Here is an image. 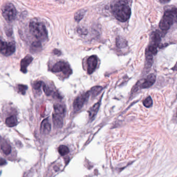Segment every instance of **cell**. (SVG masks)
Instances as JSON below:
<instances>
[{"mask_svg": "<svg viewBox=\"0 0 177 177\" xmlns=\"http://www.w3.org/2000/svg\"><path fill=\"white\" fill-rule=\"evenodd\" d=\"M112 12L114 17L121 22H126L131 15V9L127 2L119 1L112 5Z\"/></svg>", "mask_w": 177, "mask_h": 177, "instance_id": "6da1fadb", "label": "cell"}, {"mask_svg": "<svg viewBox=\"0 0 177 177\" xmlns=\"http://www.w3.org/2000/svg\"><path fill=\"white\" fill-rule=\"evenodd\" d=\"M29 29L31 34L39 42H44L47 40V30L42 22L36 19L32 20L29 23Z\"/></svg>", "mask_w": 177, "mask_h": 177, "instance_id": "7a4b0ae2", "label": "cell"}, {"mask_svg": "<svg viewBox=\"0 0 177 177\" xmlns=\"http://www.w3.org/2000/svg\"><path fill=\"white\" fill-rule=\"evenodd\" d=\"M177 20V9H173L166 11L160 23V28L163 31L168 30Z\"/></svg>", "mask_w": 177, "mask_h": 177, "instance_id": "3957f363", "label": "cell"}, {"mask_svg": "<svg viewBox=\"0 0 177 177\" xmlns=\"http://www.w3.org/2000/svg\"><path fill=\"white\" fill-rule=\"evenodd\" d=\"M2 13L7 22H12L15 20L16 17L17 11L14 5L11 3H7L2 8Z\"/></svg>", "mask_w": 177, "mask_h": 177, "instance_id": "277c9868", "label": "cell"}, {"mask_svg": "<svg viewBox=\"0 0 177 177\" xmlns=\"http://www.w3.org/2000/svg\"><path fill=\"white\" fill-rule=\"evenodd\" d=\"M52 71L55 73L62 72L65 76H70L72 73L69 65L66 62L63 61H60L55 64L52 66Z\"/></svg>", "mask_w": 177, "mask_h": 177, "instance_id": "5b68a950", "label": "cell"}, {"mask_svg": "<svg viewBox=\"0 0 177 177\" xmlns=\"http://www.w3.org/2000/svg\"><path fill=\"white\" fill-rule=\"evenodd\" d=\"M16 51L14 42H4L0 37V53L5 56H9L14 54Z\"/></svg>", "mask_w": 177, "mask_h": 177, "instance_id": "8992f818", "label": "cell"}, {"mask_svg": "<svg viewBox=\"0 0 177 177\" xmlns=\"http://www.w3.org/2000/svg\"><path fill=\"white\" fill-rule=\"evenodd\" d=\"M90 94L89 91L79 96L73 102V108L75 111H79L82 109L85 102L88 100Z\"/></svg>", "mask_w": 177, "mask_h": 177, "instance_id": "52a82bcc", "label": "cell"}, {"mask_svg": "<svg viewBox=\"0 0 177 177\" xmlns=\"http://www.w3.org/2000/svg\"><path fill=\"white\" fill-rule=\"evenodd\" d=\"M98 59L96 56H91L87 60V70L88 74H92L97 68Z\"/></svg>", "mask_w": 177, "mask_h": 177, "instance_id": "ba28073f", "label": "cell"}, {"mask_svg": "<svg viewBox=\"0 0 177 177\" xmlns=\"http://www.w3.org/2000/svg\"><path fill=\"white\" fill-rule=\"evenodd\" d=\"M156 81V76L154 74H151L146 77L139 85L140 89L149 88L154 84Z\"/></svg>", "mask_w": 177, "mask_h": 177, "instance_id": "9c48e42d", "label": "cell"}, {"mask_svg": "<svg viewBox=\"0 0 177 177\" xmlns=\"http://www.w3.org/2000/svg\"><path fill=\"white\" fill-rule=\"evenodd\" d=\"M33 57L30 55H27L22 59L20 62V71L23 73H26L27 71V67L32 61Z\"/></svg>", "mask_w": 177, "mask_h": 177, "instance_id": "30bf717a", "label": "cell"}, {"mask_svg": "<svg viewBox=\"0 0 177 177\" xmlns=\"http://www.w3.org/2000/svg\"><path fill=\"white\" fill-rule=\"evenodd\" d=\"M54 125L57 128H61L63 125V116L54 113L52 115Z\"/></svg>", "mask_w": 177, "mask_h": 177, "instance_id": "8fae6325", "label": "cell"}, {"mask_svg": "<svg viewBox=\"0 0 177 177\" xmlns=\"http://www.w3.org/2000/svg\"><path fill=\"white\" fill-rule=\"evenodd\" d=\"M0 147L2 151L6 155L9 154L11 152V145L5 140L0 137Z\"/></svg>", "mask_w": 177, "mask_h": 177, "instance_id": "7c38bea8", "label": "cell"}, {"mask_svg": "<svg viewBox=\"0 0 177 177\" xmlns=\"http://www.w3.org/2000/svg\"><path fill=\"white\" fill-rule=\"evenodd\" d=\"M51 130V124L47 119H45L41 125V130L44 134H48Z\"/></svg>", "mask_w": 177, "mask_h": 177, "instance_id": "4fadbf2b", "label": "cell"}, {"mask_svg": "<svg viewBox=\"0 0 177 177\" xmlns=\"http://www.w3.org/2000/svg\"><path fill=\"white\" fill-rule=\"evenodd\" d=\"M100 102H97L93 106H91L90 109H89L88 113H89V119L91 120H92L93 119L95 118V116H96L98 111L100 107Z\"/></svg>", "mask_w": 177, "mask_h": 177, "instance_id": "5bb4252c", "label": "cell"}, {"mask_svg": "<svg viewBox=\"0 0 177 177\" xmlns=\"http://www.w3.org/2000/svg\"><path fill=\"white\" fill-rule=\"evenodd\" d=\"M18 123L17 117L15 116H12L10 117H8L5 120V123L6 125L9 127L15 126Z\"/></svg>", "mask_w": 177, "mask_h": 177, "instance_id": "9a60e30c", "label": "cell"}, {"mask_svg": "<svg viewBox=\"0 0 177 177\" xmlns=\"http://www.w3.org/2000/svg\"><path fill=\"white\" fill-rule=\"evenodd\" d=\"M54 111L56 114H59L61 116H63L65 113L66 109L63 105L61 104H56L54 105Z\"/></svg>", "mask_w": 177, "mask_h": 177, "instance_id": "2e32d148", "label": "cell"}, {"mask_svg": "<svg viewBox=\"0 0 177 177\" xmlns=\"http://www.w3.org/2000/svg\"><path fill=\"white\" fill-rule=\"evenodd\" d=\"M116 44L118 47L123 48L126 47L127 46V41L125 39H124L123 37H118L116 38Z\"/></svg>", "mask_w": 177, "mask_h": 177, "instance_id": "e0dca14e", "label": "cell"}, {"mask_svg": "<svg viewBox=\"0 0 177 177\" xmlns=\"http://www.w3.org/2000/svg\"><path fill=\"white\" fill-rule=\"evenodd\" d=\"M86 11L85 9H80L74 15V19L76 22H79L82 20L86 14Z\"/></svg>", "mask_w": 177, "mask_h": 177, "instance_id": "ac0fdd59", "label": "cell"}, {"mask_svg": "<svg viewBox=\"0 0 177 177\" xmlns=\"http://www.w3.org/2000/svg\"><path fill=\"white\" fill-rule=\"evenodd\" d=\"M102 89H103L102 87L94 86L91 88V91H89V94H91L92 97H95L100 94Z\"/></svg>", "mask_w": 177, "mask_h": 177, "instance_id": "d6986e66", "label": "cell"}, {"mask_svg": "<svg viewBox=\"0 0 177 177\" xmlns=\"http://www.w3.org/2000/svg\"><path fill=\"white\" fill-rule=\"evenodd\" d=\"M153 43L154 46H157L160 43L161 41V39H160V35L157 32H155L153 34L152 37Z\"/></svg>", "mask_w": 177, "mask_h": 177, "instance_id": "ffe728a7", "label": "cell"}, {"mask_svg": "<svg viewBox=\"0 0 177 177\" xmlns=\"http://www.w3.org/2000/svg\"><path fill=\"white\" fill-rule=\"evenodd\" d=\"M58 152L61 156H65L69 152V149L67 146L64 145H61L59 146Z\"/></svg>", "mask_w": 177, "mask_h": 177, "instance_id": "44dd1931", "label": "cell"}, {"mask_svg": "<svg viewBox=\"0 0 177 177\" xmlns=\"http://www.w3.org/2000/svg\"><path fill=\"white\" fill-rule=\"evenodd\" d=\"M42 49V45L40 42H37L33 43L31 45V50L33 52H39Z\"/></svg>", "mask_w": 177, "mask_h": 177, "instance_id": "7402d4cb", "label": "cell"}, {"mask_svg": "<svg viewBox=\"0 0 177 177\" xmlns=\"http://www.w3.org/2000/svg\"><path fill=\"white\" fill-rule=\"evenodd\" d=\"M17 88L19 93L24 95L26 94V91L28 89V86L27 85H23V84H18L17 85Z\"/></svg>", "mask_w": 177, "mask_h": 177, "instance_id": "603a6c76", "label": "cell"}, {"mask_svg": "<svg viewBox=\"0 0 177 177\" xmlns=\"http://www.w3.org/2000/svg\"><path fill=\"white\" fill-rule=\"evenodd\" d=\"M143 104L146 108L151 107L153 105L152 99L150 96L147 97L143 101Z\"/></svg>", "mask_w": 177, "mask_h": 177, "instance_id": "cb8c5ba5", "label": "cell"}, {"mask_svg": "<svg viewBox=\"0 0 177 177\" xmlns=\"http://www.w3.org/2000/svg\"><path fill=\"white\" fill-rule=\"evenodd\" d=\"M42 87H43V89L46 95L49 96L52 94L53 91H52V90L49 88V87L47 86L46 84L43 83Z\"/></svg>", "mask_w": 177, "mask_h": 177, "instance_id": "d4e9b609", "label": "cell"}, {"mask_svg": "<svg viewBox=\"0 0 177 177\" xmlns=\"http://www.w3.org/2000/svg\"><path fill=\"white\" fill-rule=\"evenodd\" d=\"M43 82L42 81H36L33 83V88L36 90H39L43 85Z\"/></svg>", "mask_w": 177, "mask_h": 177, "instance_id": "484cf974", "label": "cell"}, {"mask_svg": "<svg viewBox=\"0 0 177 177\" xmlns=\"http://www.w3.org/2000/svg\"><path fill=\"white\" fill-rule=\"evenodd\" d=\"M77 31L79 33L82 34V35H85V34H87V31L86 29H82V28H79L77 30Z\"/></svg>", "mask_w": 177, "mask_h": 177, "instance_id": "4316f807", "label": "cell"}, {"mask_svg": "<svg viewBox=\"0 0 177 177\" xmlns=\"http://www.w3.org/2000/svg\"><path fill=\"white\" fill-rule=\"evenodd\" d=\"M6 161L5 159L2 157H0V166H3L6 165Z\"/></svg>", "mask_w": 177, "mask_h": 177, "instance_id": "83f0119b", "label": "cell"}, {"mask_svg": "<svg viewBox=\"0 0 177 177\" xmlns=\"http://www.w3.org/2000/svg\"><path fill=\"white\" fill-rule=\"evenodd\" d=\"M53 52H54L55 55H60V54H61V52L58 49H54Z\"/></svg>", "mask_w": 177, "mask_h": 177, "instance_id": "f1b7e54d", "label": "cell"}, {"mask_svg": "<svg viewBox=\"0 0 177 177\" xmlns=\"http://www.w3.org/2000/svg\"><path fill=\"white\" fill-rule=\"evenodd\" d=\"M168 1H160V2H161V3H167V2H168Z\"/></svg>", "mask_w": 177, "mask_h": 177, "instance_id": "f546056e", "label": "cell"}]
</instances>
